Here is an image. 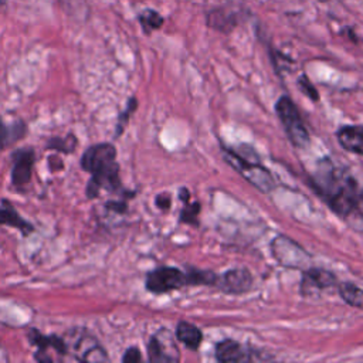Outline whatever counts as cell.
I'll use <instances>...</instances> for the list:
<instances>
[{
  "label": "cell",
  "mask_w": 363,
  "mask_h": 363,
  "mask_svg": "<svg viewBox=\"0 0 363 363\" xmlns=\"http://www.w3.org/2000/svg\"><path fill=\"white\" fill-rule=\"evenodd\" d=\"M312 186L339 216L363 218V191L347 172L337 169L329 159L319 163Z\"/></svg>",
  "instance_id": "6da1fadb"
},
{
  "label": "cell",
  "mask_w": 363,
  "mask_h": 363,
  "mask_svg": "<svg viewBox=\"0 0 363 363\" xmlns=\"http://www.w3.org/2000/svg\"><path fill=\"white\" fill-rule=\"evenodd\" d=\"M224 160L234 167L248 183L261 190L262 193H268L275 187V182L264 166L259 164L257 157H248L241 149H228L225 146L221 147Z\"/></svg>",
  "instance_id": "7a4b0ae2"
},
{
  "label": "cell",
  "mask_w": 363,
  "mask_h": 363,
  "mask_svg": "<svg viewBox=\"0 0 363 363\" xmlns=\"http://www.w3.org/2000/svg\"><path fill=\"white\" fill-rule=\"evenodd\" d=\"M275 111L281 123L284 125V129L291 143L299 149L306 147L309 145V133L301 119V113L294 101L286 95L281 96L277 101Z\"/></svg>",
  "instance_id": "3957f363"
},
{
  "label": "cell",
  "mask_w": 363,
  "mask_h": 363,
  "mask_svg": "<svg viewBox=\"0 0 363 363\" xmlns=\"http://www.w3.org/2000/svg\"><path fill=\"white\" fill-rule=\"evenodd\" d=\"M271 252L278 264L292 269H306L311 267V255L292 238L277 235L271 242Z\"/></svg>",
  "instance_id": "277c9868"
},
{
  "label": "cell",
  "mask_w": 363,
  "mask_h": 363,
  "mask_svg": "<svg viewBox=\"0 0 363 363\" xmlns=\"http://www.w3.org/2000/svg\"><path fill=\"white\" fill-rule=\"evenodd\" d=\"M187 285L186 272L174 267H159L146 275V289L153 294H164Z\"/></svg>",
  "instance_id": "5b68a950"
},
{
  "label": "cell",
  "mask_w": 363,
  "mask_h": 363,
  "mask_svg": "<svg viewBox=\"0 0 363 363\" xmlns=\"http://www.w3.org/2000/svg\"><path fill=\"white\" fill-rule=\"evenodd\" d=\"M147 353L150 362H179V349L174 345L173 336L169 330L162 329L153 335L147 345Z\"/></svg>",
  "instance_id": "8992f818"
},
{
  "label": "cell",
  "mask_w": 363,
  "mask_h": 363,
  "mask_svg": "<svg viewBox=\"0 0 363 363\" xmlns=\"http://www.w3.org/2000/svg\"><path fill=\"white\" fill-rule=\"evenodd\" d=\"M116 149L111 143H99L88 147L81 159V166L89 173H95L116 163Z\"/></svg>",
  "instance_id": "52a82bcc"
},
{
  "label": "cell",
  "mask_w": 363,
  "mask_h": 363,
  "mask_svg": "<svg viewBox=\"0 0 363 363\" xmlns=\"http://www.w3.org/2000/svg\"><path fill=\"white\" fill-rule=\"evenodd\" d=\"M336 284V277L323 268H306L303 269L299 291L303 296H311L319 291H323Z\"/></svg>",
  "instance_id": "ba28073f"
},
{
  "label": "cell",
  "mask_w": 363,
  "mask_h": 363,
  "mask_svg": "<svg viewBox=\"0 0 363 363\" xmlns=\"http://www.w3.org/2000/svg\"><path fill=\"white\" fill-rule=\"evenodd\" d=\"M216 284L225 294L240 295L252 286V275L247 268H233L218 277Z\"/></svg>",
  "instance_id": "9c48e42d"
},
{
  "label": "cell",
  "mask_w": 363,
  "mask_h": 363,
  "mask_svg": "<svg viewBox=\"0 0 363 363\" xmlns=\"http://www.w3.org/2000/svg\"><path fill=\"white\" fill-rule=\"evenodd\" d=\"M74 359L81 362H106L108 354L98 342L88 335H78L71 343Z\"/></svg>",
  "instance_id": "30bf717a"
},
{
  "label": "cell",
  "mask_w": 363,
  "mask_h": 363,
  "mask_svg": "<svg viewBox=\"0 0 363 363\" xmlns=\"http://www.w3.org/2000/svg\"><path fill=\"white\" fill-rule=\"evenodd\" d=\"M34 164V152L31 149L18 150L14 155L11 180L16 186H23L30 182Z\"/></svg>",
  "instance_id": "8fae6325"
},
{
  "label": "cell",
  "mask_w": 363,
  "mask_h": 363,
  "mask_svg": "<svg viewBox=\"0 0 363 363\" xmlns=\"http://www.w3.org/2000/svg\"><path fill=\"white\" fill-rule=\"evenodd\" d=\"M337 142L352 153L363 156V125H349L337 130Z\"/></svg>",
  "instance_id": "7c38bea8"
},
{
  "label": "cell",
  "mask_w": 363,
  "mask_h": 363,
  "mask_svg": "<svg viewBox=\"0 0 363 363\" xmlns=\"http://www.w3.org/2000/svg\"><path fill=\"white\" fill-rule=\"evenodd\" d=\"M250 353L251 352H247L241 343L233 339H225L216 346V357L223 363L250 360Z\"/></svg>",
  "instance_id": "4fadbf2b"
},
{
  "label": "cell",
  "mask_w": 363,
  "mask_h": 363,
  "mask_svg": "<svg viewBox=\"0 0 363 363\" xmlns=\"http://www.w3.org/2000/svg\"><path fill=\"white\" fill-rule=\"evenodd\" d=\"M176 337L189 349L196 350L199 349L203 340V333L196 325L186 320H180L176 326Z\"/></svg>",
  "instance_id": "5bb4252c"
},
{
  "label": "cell",
  "mask_w": 363,
  "mask_h": 363,
  "mask_svg": "<svg viewBox=\"0 0 363 363\" xmlns=\"http://www.w3.org/2000/svg\"><path fill=\"white\" fill-rule=\"evenodd\" d=\"M0 224H7L11 227H16L23 234H28L34 230V227L30 223H27L24 218H21L18 216V213L14 210V207L11 204H9L7 201H4V206L0 207Z\"/></svg>",
  "instance_id": "9a60e30c"
},
{
  "label": "cell",
  "mask_w": 363,
  "mask_h": 363,
  "mask_svg": "<svg viewBox=\"0 0 363 363\" xmlns=\"http://www.w3.org/2000/svg\"><path fill=\"white\" fill-rule=\"evenodd\" d=\"M339 294L342 299L350 306L363 309V289L357 288L352 282H342L339 285Z\"/></svg>",
  "instance_id": "2e32d148"
},
{
  "label": "cell",
  "mask_w": 363,
  "mask_h": 363,
  "mask_svg": "<svg viewBox=\"0 0 363 363\" xmlns=\"http://www.w3.org/2000/svg\"><path fill=\"white\" fill-rule=\"evenodd\" d=\"M187 285H216L217 275L211 271H201L196 268H189L186 272Z\"/></svg>",
  "instance_id": "e0dca14e"
},
{
  "label": "cell",
  "mask_w": 363,
  "mask_h": 363,
  "mask_svg": "<svg viewBox=\"0 0 363 363\" xmlns=\"http://www.w3.org/2000/svg\"><path fill=\"white\" fill-rule=\"evenodd\" d=\"M139 21H140V26L142 28L146 31V33H150L153 30H157L163 26V17L155 11V10H145L139 14Z\"/></svg>",
  "instance_id": "ac0fdd59"
},
{
  "label": "cell",
  "mask_w": 363,
  "mask_h": 363,
  "mask_svg": "<svg viewBox=\"0 0 363 363\" xmlns=\"http://www.w3.org/2000/svg\"><path fill=\"white\" fill-rule=\"evenodd\" d=\"M199 211H200V203L199 201L191 203V204H189V201L184 203V208L182 211L180 221L197 225V214H199Z\"/></svg>",
  "instance_id": "d6986e66"
},
{
  "label": "cell",
  "mask_w": 363,
  "mask_h": 363,
  "mask_svg": "<svg viewBox=\"0 0 363 363\" xmlns=\"http://www.w3.org/2000/svg\"><path fill=\"white\" fill-rule=\"evenodd\" d=\"M135 108H136V99L135 98H132L130 101H129V104H128V108H126V111L119 116V122H118V129H116V135H119L121 132H122V129H123V126H125V123L128 122V118H129V115L135 111Z\"/></svg>",
  "instance_id": "ffe728a7"
},
{
  "label": "cell",
  "mask_w": 363,
  "mask_h": 363,
  "mask_svg": "<svg viewBox=\"0 0 363 363\" xmlns=\"http://www.w3.org/2000/svg\"><path fill=\"white\" fill-rule=\"evenodd\" d=\"M298 84H299V86L303 89V92H305L311 99H313V101H318V99H319V95H318L315 86L311 85V82L306 79V77L299 78V79H298Z\"/></svg>",
  "instance_id": "44dd1931"
},
{
  "label": "cell",
  "mask_w": 363,
  "mask_h": 363,
  "mask_svg": "<svg viewBox=\"0 0 363 363\" xmlns=\"http://www.w3.org/2000/svg\"><path fill=\"white\" fill-rule=\"evenodd\" d=\"M140 360H142V354L138 347H129L122 356V362H126V363H136Z\"/></svg>",
  "instance_id": "7402d4cb"
},
{
  "label": "cell",
  "mask_w": 363,
  "mask_h": 363,
  "mask_svg": "<svg viewBox=\"0 0 363 363\" xmlns=\"http://www.w3.org/2000/svg\"><path fill=\"white\" fill-rule=\"evenodd\" d=\"M9 140H10V129L7 128V125L0 118V145L7 143Z\"/></svg>",
  "instance_id": "603a6c76"
},
{
  "label": "cell",
  "mask_w": 363,
  "mask_h": 363,
  "mask_svg": "<svg viewBox=\"0 0 363 363\" xmlns=\"http://www.w3.org/2000/svg\"><path fill=\"white\" fill-rule=\"evenodd\" d=\"M156 204L159 208H169L170 207V196L167 193H162L156 196Z\"/></svg>",
  "instance_id": "cb8c5ba5"
},
{
  "label": "cell",
  "mask_w": 363,
  "mask_h": 363,
  "mask_svg": "<svg viewBox=\"0 0 363 363\" xmlns=\"http://www.w3.org/2000/svg\"><path fill=\"white\" fill-rule=\"evenodd\" d=\"M319 1H328V0H319Z\"/></svg>",
  "instance_id": "d4e9b609"
}]
</instances>
